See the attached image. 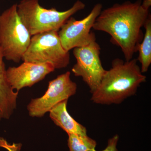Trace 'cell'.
Returning <instances> with one entry per match:
<instances>
[{
    "instance_id": "6da1fadb",
    "label": "cell",
    "mask_w": 151,
    "mask_h": 151,
    "mask_svg": "<svg viewBox=\"0 0 151 151\" xmlns=\"http://www.w3.org/2000/svg\"><path fill=\"white\" fill-rule=\"evenodd\" d=\"M142 1L115 4L102 11L92 29L110 35L112 43L121 47L126 60L133 59L142 40V28L150 15Z\"/></svg>"
},
{
    "instance_id": "7a4b0ae2",
    "label": "cell",
    "mask_w": 151,
    "mask_h": 151,
    "mask_svg": "<svg viewBox=\"0 0 151 151\" xmlns=\"http://www.w3.org/2000/svg\"><path fill=\"white\" fill-rule=\"evenodd\" d=\"M137 59L124 61L113 60L112 66L106 70L97 89L92 93L91 100L103 105L120 104L134 95L147 77L142 73Z\"/></svg>"
},
{
    "instance_id": "3957f363",
    "label": "cell",
    "mask_w": 151,
    "mask_h": 151,
    "mask_svg": "<svg viewBox=\"0 0 151 151\" xmlns=\"http://www.w3.org/2000/svg\"><path fill=\"white\" fill-rule=\"evenodd\" d=\"M85 7L78 0L69 9L60 12L55 8H44L38 0H22L17 4V12L32 36L46 32H58L69 18Z\"/></svg>"
},
{
    "instance_id": "277c9868",
    "label": "cell",
    "mask_w": 151,
    "mask_h": 151,
    "mask_svg": "<svg viewBox=\"0 0 151 151\" xmlns=\"http://www.w3.org/2000/svg\"><path fill=\"white\" fill-rule=\"evenodd\" d=\"M31 37L18 14L17 4L0 15V47L4 58L19 62Z\"/></svg>"
},
{
    "instance_id": "5b68a950",
    "label": "cell",
    "mask_w": 151,
    "mask_h": 151,
    "mask_svg": "<svg viewBox=\"0 0 151 151\" xmlns=\"http://www.w3.org/2000/svg\"><path fill=\"white\" fill-rule=\"evenodd\" d=\"M58 32L52 31L32 36L22 60L50 64L55 69L67 67L70 63V53L63 47Z\"/></svg>"
},
{
    "instance_id": "8992f818",
    "label": "cell",
    "mask_w": 151,
    "mask_h": 151,
    "mask_svg": "<svg viewBox=\"0 0 151 151\" xmlns=\"http://www.w3.org/2000/svg\"><path fill=\"white\" fill-rule=\"evenodd\" d=\"M70 72L67 71L49 82L43 96L32 99L27 106L29 115L33 118H42L55 105L76 93L77 84L71 80Z\"/></svg>"
},
{
    "instance_id": "52a82bcc",
    "label": "cell",
    "mask_w": 151,
    "mask_h": 151,
    "mask_svg": "<svg viewBox=\"0 0 151 151\" xmlns=\"http://www.w3.org/2000/svg\"><path fill=\"white\" fill-rule=\"evenodd\" d=\"M100 50L96 39L84 46L73 49L76 62L71 70L74 76L82 78L91 93L99 86L106 71L102 65Z\"/></svg>"
},
{
    "instance_id": "ba28073f",
    "label": "cell",
    "mask_w": 151,
    "mask_h": 151,
    "mask_svg": "<svg viewBox=\"0 0 151 151\" xmlns=\"http://www.w3.org/2000/svg\"><path fill=\"white\" fill-rule=\"evenodd\" d=\"M102 8L101 4H96L84 18L77 20L70 17L61 27L58 33L63 47L66 51L84 46L96 39L91 29Z\"/></svg>"
},
{
    "instance_id": "9c48e42d",
    "label": "cell",
    "mask_w": 151,
    "mask_h": 151,
    "mask_svg": "<svg viewBox=\"0 0 151 151\" xmlns=\"http://www.w3.org/2000/svg\"><path fill=\"white\" fill-rule=\"evenodd\" d=\"M55 70L50 64L24 62L19 66L6 69L7 78L12 89L19 92L22 88L31 87L43 80Z\"/></svg>"
},
{
    "instance_id": "30bf717a",
    "label": "cell",
    "mask_w": 151,
    "mask_h": 151,
    "mask_svg": "<svg viewBox=\"0 0 151 151\" xmlns=\"http://www.w3.org/2000/svg\"><path fill=\"white\" fill-rule=\"evenodd\" d=\"M0 47V121L11 118L17 108L19 92L10 85L6 76V69Z\"/></svg>"
},
{
    "instance_id": "8fae6325",
    "label": "cell",
    "mask_w": 151,
    "mask_h": 151,
    "mask_svg": "<svg viewBox=\"0 0 151 151\" xmlns=\"http://www.w3.org/2000/svg\"><path fill=\"white\" fill-rule=\"evenodd\" d=\"M68 100L58 103L50 111V117L58 127L69 134L87 135L86 127L76 122L67 110Z\"/></svg>"
},
{
    "instance_id": "7c38bea8",
    "label": "cell",
    "mask_w": 151,
    "mask_h": 151,
    "mask_svg": "<svg viewBox=\"0 0 151 151\" xmlns=\"http://www.w3.org/2000/svg\"><path fill=\"white\" fill-rule=\"evenodd\" d=\"M145 33L142 40L138 47L137 60L141 63V70L145 73L148 70L151 64V17L150 14L144 25Z\"/></svg>"
},
{
    "instance_id": "4fadbf2b",
    "label": "cell",
    "mask_w": 151,
    "mask_h": 151,
    "mask_svg": "<svg viewBox=\"0 0 151 151\" xmlns=\"http://www.w3.org/2000/svg\"><path fill=\"white\" fill-rule=\"evenodd\" d=\"M68 145L69 151H95L96 141L88 136L69 134Z\"/></svg>"
},
{
    "instance_id": "5bb4252c",
    "label": "cell",
    "mask_w": 151,
    "mask_h": 151,
    "mask_svg": "<svg viewBox=\"0 0 151 151\" xmlns=\"http://www.w3.org/2000/svg\"><path fill=\"white\" fill-rule=\"evenodd\" d=\"M119 139V136L118 135H115L113 137L109 140L108 146L106 147V148L101 151H118L117 145Z\"/></svg>"
},
{
    "instance_id": "9a60e30c",
    "label": "cell",
    "mask_w": 151,
    "mask_h": 151,
    "mask_svg": "<svg viewBox=\"0 0 151 151\" xmlns=\"http://www.w3.org/2000/svg\"><path fill=\"white\" fill-rule=\"evenodd\" d=\"M151 5V0H144L143 2H142V6L147 10H149Z\"/></svg>"
}]
</instances>
